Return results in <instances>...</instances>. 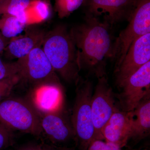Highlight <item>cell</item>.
I'll return each instance as SVG.
<instances>
[{
    "label": "cell",
    "mask_w": 150,
    "mask_h": 150,
    "mask_svg": "<svg viewBox=\"0 0 150 150\" xmlns=\"http://www.w3.org/2000/svg\"><path fill=\"white\" fill-rule=\"evenodd\" d=\"M18 150H43L42 144H29L25 145Z\"/></svg>",
    "instance_id": "cb8c5ba5"
},
{
    "label": "cell",
    "mask_w": 150,
    "mask_h": 150,
    "mask_svg": "<svg viewBox=\"0 0 150 150\" xmlns=\"http://www.w3.org/2000/svg\"><path fill=\"white\" fill-rule=\"evenodd\" d=\"M0 1H1V0H0Z\"/></svg>",
    "instance_id": "83f0119b"
},
{
    "label": "cell",
    "mask_w": 150,
    "mask_h": 150,
    "mask_svg": "<svg viewBox=\"0 0 150 150\" xmlns=\"http://www.w3.org/2000/svg\"><path fill=\"white\" fill-rule=\"evenodd\" d=\"M150 61V33L141 36L130 46L121 64L114 70L116 84L123 81Z\"/></svg>",
    "instance_id": "8fae6325"
},
{
    "label": "cell",
    "mask_w": 150,
    "mask_h": 150,
    "mask_svg": "<svg viewBox=\"0 0 150 150\" xmlns=\"http://www.w3.org/2000/svg\"><path fill=\"white\" fill-rule=\"evenodd\" d=\"M34 0H1L0 16L8 14L17 17L21 22L29 24L26 10Z\"/></svg>",
    "instance_id": "2e32d148"
},
{
    "label": "cell",
    "mask_w": 150,
    "mask_h": 150,
    "mask_svg": "<svg viewBox=\"0 0 150 150\" xmlns=\"http://www.w3.org/2000/svg\"><path fill=\"white\" fill-rule=\"evenodd\" d=\"M35 15V21H46L51 16L50 6L44 0H34L31 4Z\"/></svg>",
    "instance_id": "ffe728a7"
},
{
    "label": "cell",
    "mask_w": 150,
    "mask_h": 150,
    "mask_svg": "<svg viewBox=\"0 0 150 150\" xmlns=\"http://www.w3.org/2000/svg\"><path fill=\"white\" fill-rule=\"evenodd\" d=\"M26 25L14 16L4 14L0 16V32L6 38L11 39L16 37L23 31Z\"/></svg>",
    "instance_id": "e0dca14e"
},
{
    "label": "cell",
    "mask_w": 150,
    "mask_h": 150,
    "mask_svg": "<svg viewBox=\"0 0 150 150\" xmlns=\"http://www.w3.org/2000/svg\"><path fill=\"white\" fill-rule=\"evenodd\" d=\"M75 85L76 96L70 117L75 142L81 150H86L91 142L96 139L91 107L93 83L88 79L81 76Z\"/></svg>",
    "instance_id": "3957f363"
},
{
    "label": "cell",
    "mask_w": 150,
    "mask_h": 150,
    "mask_svg": "<svg viewBox=\"0 0 150 150\" xmlns=\"http://www.w3.org/2000/svg\"><path fill=\"white\" fill-rule=\"evenodd\" d=\"M0 123L13 132L42 137L40 115L25 98L11 96L0 102Z\"/></svg>",
    "instance_id": "277c9868"
},
{
    "label": "cell",
    "mask_w": 150,
    "mask_h": 150,
    "mask_svg": "<svg viewBox=\"0 0 150 150\" xmlns=\"http://www.w3.org/2000/svg\"><path fill=\"white\" fill-rule=\"evenodd\" d=\"M86 13L98 18L103 16L110 27L129 20L136 5V0H86Z\"/></svg>",
    "instance_id": "30bf717a"
},
{
    "label": "cell",
    "mask_w": 150,
    "mask_h": 150,
    "mask_svg": "<svg viewBox=\"0 0 150 150\" xmlns=\"http://www.w3.org/2000/svg\"><path fill=\"white\" fill-rule=\"evenodd\" d=\"M128 21L127 26L112 43L110 59L115 63V70L121 64L133 42L150 33V0H136Z\"/></svg>",
    "instance_id": "5b68a950"
},
{
    "label": "cell",
    "mask_w": 150,
    "mask_h": 150,
    "mask_svg": "<svg viewBox=\"0 0 150 150\" xmlns=\"http://www.w3.org/2000/svg\"><path fill=\"white\" fill-rule=\"evenodd\" d=\"M14 142L13 132L0 123V150H4L12 146Z\"/></svg>",
    "instance_id": "44dd1931"
},
{
    "label": "cell",
    "mask_w": 150,
    "mask_h": 150,
    "mask_svg": "<svg viewBox=\"0 0 150 150\" xmlns=\"http://www.w3.org/2000/svg\"><path fill=\"white\" fill-rule=\"evenodd\" d=\"M18 69L16 62H7L0 57V80L18 74Z\"/></svg>",
    "instance_id": "7402d4cb"
},
{
    "label": "cell",
    "mask_w": 150,
    "mask_h": 150,
    "mask_svg": "<svg viewBox=\"0 0 150 150\" xmlns=\"http://www.w3.org/2000/svg\"><path fill=\"white\" fill-rule=\"evenodd\" d=\"M132 111L126 112L119 108L111 115L102 129L103 140L123 148L130 140Z\"/></svg>",
    "instance_id": "4fadbf2b"
},
{
    "label": "cell",
    "mask_w": 150,
    "mask_h": 150,
    "mask_svg": "<svg viewBox=\"0 0 150 150\" xmlns=\"http://www.w3.org/2000/svg\"><path fill=\"white\" fill-rule=\"evenodd\" d=\"M62 84L44 83L30 87L25 98L40 116L64 109Z\"/></svg>",
    "instance_id": "9c48e42d"
},
{
    "label": "cell",
    "mask_w": 150,
    "mask_h": 150,
    "mask_svg": "<svg viewBox=\"0 0 150 150\" xmlns=\"http://www.w3.org/2000/svg\"><path fill=\"white\" fill-rule=\"evenodd\" d=\"M86 0H55L54 9L61 18L69 16L78 9Z\"/></svg>",
    "instance_id": "ac0fdd59"
},
{
    "label": "cell",
    "mask_w": 150,
    "mask_h": 150,
    "mask_svg": "<svg viewBox=\"0 0 150 150\" xmlns=\"http://www.w3.org/2000/svg\"><path fill=\"white\" fill-rule=\"evenodd\" d=\"M91 107L96 139L103 140L102 129L118 108L115 94L108 83L107 76L97 79L92 96Z\"/></svg>",
    "instance_id": "52a82bcc"
},
{
    "label": "cell",
    "mask_w": 150,
    "mask_h": 150,
    "mask_svg": "<svg viewBox=\"0 0 150 150\" xmlns=\"http://www.w3.org/2000/svg\"><path fill=\"white\" fill-rule=\"evenodd\" d=\"M119 109L131 112L145 96L150 93V61L129 77L118 87Z\"/></svg>",
    "instance_id": "ba28073f"
},
{
    "label": "cell",
    "mask_w": 150,
    "mask_h": 150,
    "mask_svg": "<svg viewBox=\"0 0 150 150\" xmlns=\"http://www.w3.org/2000/svg\"><path fill=\"white\" fill-rule=\"evenodd\" d=\"M111 28L99 18L86 13L84 22L70 30L77 49L80 72L97 79L107 76V61L110 59L113 43Z\"/></svg>",
    "instance_id": "6da1fadb"
},
{
    "label": "cell",
    "mask_w": 150,
    "mask_h": 150,
    "mask_svg": "<svg viewBox=\"0 0 150 150\" xmlns=\"http://www.w3.org/2000/svg\"><path fill=\"white\" fill-rule=\"evenodd\" d=\"M147 150V149H142V150Z\"/></svg>",
    "instance_id": "4316f807"
},
{
    "label": "cell",
    "mask_w": 150,
    "mask_h": 150,
    "mask_svg": "<svg viewBox=\"0 0 150 150\" xmlns=\"http://www.w3.org/2000/svg\"><path fill=\"white\" fill-rule=\"evenodd\" d=\"M86 150H122L119 146L104 140L94 139L92 141Z\"/></svg>",
    "instance_id": "603a6c76"
},
{
    "label": "cell",
    "mask_w": 150,
    "mask_h": 150,
    "mask_svg": "<svg viewBox=\"0 0 150 150\" xmlns=\"http://www.w3.org/2000/svg\"><path fill=\"white\" fill-rule=\"evenodd\" d=\"M43 150H69V149L64 147L57 146L53 145L42 144Z\"/></svg>",
    "instance_id": "484cf974"
},
{
    "label": "cell",
    "mask_w": 150,
    "mask_h": 150,
    "mask_svg": "<svg viewBox=\"0 0 150 150\" xmlns=\"http://www.w3.org/2000/svg\"><path fill=\"white\" fill-rule=\"evenodd\" d=\"M16 63L20 83L23 82L30 87L47 83L62 84L41 47L34 48Z\"/></svg>",
    "instance_id": "8992f818"
},
{
    "label": "cell",
    "mask_w": 150,
    "mask_h": 150,
    "mask_svg": "<svg viewBox=\"0 0 150 150\" xmlns=\"http://www.w3.org/2000/svg\"><path fill=\"white\" fill-rule=\"evenodd\" d=\"M24 35L13 38L4 50L6 59H21L34 48L41 47L46 32L36 26H30L25 29Z\"/></svg>",
    "instance_id": "5bb4252c"
},
{
    "label": "cell",
    "mask_w": 150,
    "mask_h": 150,
    "mask_svg": "<svg viewBox=\"0 0 150 150\" xmlns=\"http://www.w3.org/2000/svg\"><path fill=\"white\" fill-rule=\"evenodd\" d=\"M11 39L5 37L0 32V54L3 53Z\"/></svg>",
    "instance_id": "d4e9b609"
},
{
    "label": "cell",
    "mask_w": 150,
    "mask_h": 150,
    "mask_svg": "<svg viewBox=\"0 0 150 150\" xmlns=\"http://www.w3.org/2000/svg\"><path fill=\"white\" fill-rule=\"evenodd\" d=\"M42 137L52 145L61 146L74 140L75 134L71 117L64 109L40 116Z\"/></svg>",
    "instance_id": "7c38bea8"
},
{
    "label": "cell",
    "mask_w": 150,
    "mask_h": 150,
    "mask_svg": "<svg viewBox=\"0 0 150 150\" xmlns=\"http://www.w3.org/2000/svg\"><path fill=\"white\" fill-rule=\"evenodd\" d=\"M132 115L130 140L139 142L150 134V93L140 101Z\"/></svg>",
    "instance_id": "9a60e30c"
},
{
    "label": "cell",
    "mask_w": 150,
    "mask_h": 150,
    "mask_svg": "<svg viewBox=\"0 0 150 150\" xmlns=\"http://www.w3.org/2000/svg\"><path fill=\"white\" fill-rule=\"evenodd\" d=\"M20 80L18 74L0 80V102L10 97Z\"/></svg>",
    "instance_id": "d6986e66"
},
{
    "label": "cell",
    "mask_w": 150,
    "mask_h": 150,
    "mask_svg": "<svg viewBox=\"0 0 150 150\" xmlns=\"http://www.w3.org/2000/svg\"><path fill=\"white\" fill-rule=\"evenodd\" d=\"M53 69L69 83L79 79L77 52L70 31L59 25L46 33L41 46Z\"/></svg>",
    "instance_id": "7a4b0ae2"
}]
</instances>
